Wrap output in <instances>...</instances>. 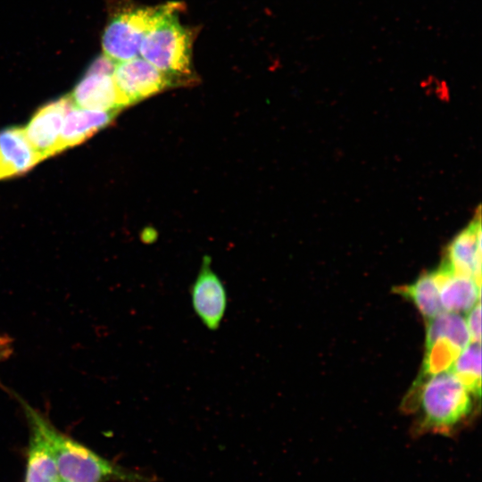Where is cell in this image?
<instances>
[{
	"label": "cell",
	"mask_w": 482,
	"mask_h": 482,
	"mask_svg": "<svg viewBox=\"0 0 482 482\" xmlns=\"http://www.w3.org/2000/svg\"><path fill=\"white\" fill-rule=\"evenodd\" d=\"M473 395L451 371L420 376L412 386L404 410L418 411L416 435H453L468 423L474 412Z\"/></svg>",
	"instance_id": "1"
},
{
	"label": "cell",
	"mask_w": 482,
	"mask_h": 482,
	"mask_svg": "<svg viewBox=\"0 0 482 482\" xmlns=\"http://www.w3.org/2000/svg\"><path fill=\"white\" fill-rule=\"evenodd\" d=\"M28 421L34 423L47 440L55 459L58 474L65 482H150L152 477L126 470L99 456L60 432L37 410L21 401Z\"/></svg>",
	"instance_id": "2"
},
{
	"label": "cell",
	"mask_w": 482,
	"mask_h": 482,
	"mask_svg": "<svg viewBox=\"0 0 482 482\" xmlns=\"http://www.w3.org/2000/svg\"><path fill=\"white\" fill-rule=\"evenodd\" d=\"M181 10L170 12L146 33L139 54L162 72L188 86L195 81L192 63L195 33L180 23L179 12Z\"/></svg>",
	"instance_id": "3"
},
{
	"label": "cell",
	"mask_w": 482,
	"mask_h": 482,
	"mask_svg": "<svg viewBox=\"0 0 482 482\" xmlns=\"http://www.w3.org/2000/svg\"><path fill=\"white\" fill-rule=\"evenodd\" d=\"M182 8V3L169 2L157 6L127 7L119 12L104 29L102 38L104 54L115 62L138 56L146 33L164 16Z\"/></svg>",
	"instance_id": "4"
},
{
	"label": "cell",
	"mask_w": 482,
	"mask_h": 482,
	"mask_svg": "<svg viewBox=\"0 0 482 482\" xmlns=\"http://www.w3.org/2000/svg\"><path fill=\"white\" fill-rule=\"evenodd\" d=\"M121 108L129 106L165 89L183 86L142 57L116 62L112 73Z\"/></svg>",
	"instance_id": "5"
},
{
	"label": "cell",
	"mask_w": 482,
	"mask_h": 482,
	"mask_svg": "<svg viewBox=\"0 0 482 482\" xmlns=\"http://www.w3.org/2000/svg\"><path fill=\"white\" fill-rule=\"evenodd\" d=\"M115 64L104 54L97 58L70 96L72 104L96 111L122 109L112 78Z\"/></svg>",
	"instance_id": "6"
},
{
	"label": "cell",
	"mask_w": 482,
	"mask_h": 482,
	"mask_svg": "<svg viewBox=\"0 0 482 482\" xmlns=\"http://www.w3.org/2000/svg\"><path fill=\"white\" fill-rule=\"evenodd\" d=\"M192 306L210 330H217L227 309V292L220 277L211 266V258L204 256L195 280L190 287Z\"/></svg>",
	"instance_id": "7"
},
{
	"label": "cell",
	"mask_w": 482,
	"mask_h": 482,
	"mask_svg": "<svg viewBox=\"0 0 482 482\" xmlns=\"http://www.w3.org/2000/svg\"><path fill=\"white\" fill-rule=\"evenodd\" d=\"M71 106L70 96L51 101L40 107L23 129L41 160L57 154L64 118Z\"/></svg>",
	"instance_id": "8"
},
{
	"label": "cell",
	"mask_w": 482,
	"mask_h": 482,
	"mask_svg": "<svg viewBox=\"0 0 482 482\" xmlns=\"http://www.w3.org/2000/svg\"><path fill=\"white\" fill-rule=\"evenodd\" d=\"M445 262L453 272L471 277L480 285L481 226L479 218L453 238L448 246Z\"/></svg>",
	"instance_id": "9"
},
{
	"label": "cell",
	"mask_w": 482,
	"mask_h": 482,
	"mask_svg": "<svg viewBox=\"0 0 482 482\" xmlns=\"http://www.w3.org/2000/svg\"><path fill=\"white\" fill-rule=\"evenodd\" d=\"M41 161L22 128L10 127L0 131V179L25 173Z\"/></svg>",
	"instance_id": "10"
},
{
	"label": "cell",
	"mask_w": 482,
	"mask_h": 482,
	"mask_svg": "<svg viewBox=\"0 0 482 482\" xmlns=\"http://www.w3.org/2000/svg\"><path fill=\"white\" fill-rule=\"evenodd\" d=\"M436 271L445 312H469L480 302V285L473 278L453 272L446 262Z\"/></svg>",
	"instance_id": "11"
},
{
	"label": "cell",
	"mask_w": 482,
	"mask_h": 482,
	"mask_svg": "<svg viewBox=\"0 0 482 482\" xmlns=\"http://www.w3.org/2000/svg\"><path fill=\"white\" fill-rule=\"evenodd\" d=\"M118 111H96L72 106L68 111L57 147V154L77 145L108 126Z\"/></svg>",
	"instance_id": "12"
},
{
	"label": "cell",
	"mask_w": 482,
	"mask_h": 482,
	"mask_svg": "<svg viewBox=\"0 0 482 482\" xmlns=\"http://www.w3.org/2000/svg\"><path fill=\"white\" fill-rule=\"evenodd\" d=\"M28 423L30 437L25 482H58L55 459L47 440L34 423Z\"/></svg>",
	"instance_id": "13"
},
{
	"label": "cell",
	"mask_w": 482,
	"mask_h": 482,
	"mask_svg": "<svg viewBox=\"0 0 482 482\" xmlns=\"http://www.w3.org/2000/svg\"><path fill=\"white\" fill-rule=\"evenodd\" d=\"M395 291L410 299L427 319L444 312L439 296V280L436 271L420 277L413 283L396 287Z\"/></svg>",
	"instance_id": "14"
},
{
	"label": "cell",
	"mask_w": 482,
	"mask_h": 482,
	"mask_svg": "<svg viewBox=\"0 0 482 482\" xmlns=\"http://www.w3.org/2000/svg\"><path fill=\"white\" fill-rule=\"evenodd\" d=\"M445 338L462 350L471 343L465 319L458 312H444L428 320L426 345Z\"/></svg>",
	"instance_id": "15"
},
{
	"label": "cell",
	"mask_w": 482,
	"mask_h": 482,
	"mask_svg": "<svg viewBox=\"0 0 482 482\" xmlns=\"http://www.w3.org/2000/svg\"><path fill=\"white\" fill-rule=\"evenodd\" d=\"M450 370L474 396L479 397L481 391L480 343L471 342L463 348Z\"/></svg>",
	"instance_id": "16"
},
{
	"label": "cell",
	"mask_w": 482,
	"mask_h": 482,
	"mask_svg": "<svg viewBox=\"0 0 482 482\" xmlns=\"http://www.w3.org/2000/svg\"><path fill=\"white\" fill-rule=\"evenodd\" d=\"M461 349L445 338H438L426 345L421 377L450 370Z\"/></svg>",
	"instance_id": "17"
},
{
	"label": "cell",
	"mask_w": 482,
	"mask_h": 482,
	"mask_svg": "<svg viewBox=\"0 0 482 482\" xmlns=\"http://www.w3.org/2000/svg\"><path fill=\"white\" fill-rule=\"evenodd\" d=\"M481 307L480 302L469 312L465 320L471 342L480 343L481 338Z\"/></svg>",
	"instance_id": "18"
},
{
	"label": "cell",
	"mask_w": 482,
	"mask_h": 482,
	"mask_svg": "<svg viewBox=\"0 0 482 482\" xmlns=\"http://www.w3.org/2000/svg\"><path fill=\"white\" fill-rule=\"evenodd\" d=\"M12 340L10 337L0 335V362L8 359L12 353Z\"/></svg>",
	"instance_id": "19"
},
{
	"label": "cell",
	"mask_w": 482,
	"mask_h": 482,
	"mask_svg": "<svg viewBox=\"0 0 482 482\" xmlns=\"http://www.w3.org/2000/svg\"><path fill=\"white\" fill-rule=\"evenodd\" d=\"M58 482H65V481L60 479Z\"/></svg>",
	"instance_id": "20"
}]
</instances>
